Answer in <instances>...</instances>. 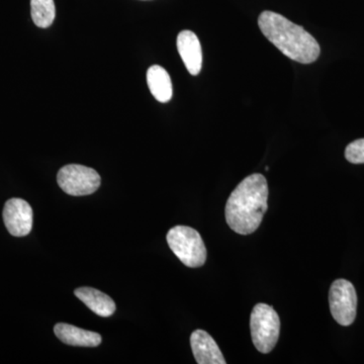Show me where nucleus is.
Masks as SVG:
<instances>
[{
	"label": "nucleus",
	"instance_id": "4",
	"mask_svg": "<svg viewBox=\"0 0 364 364\" xmlns=\"http://www.w3.org/2000/svg\"><path fill=\"white\" fill-rule=\"evenodd\" d=\"M250 331L254 346L261 353H269L279 340L280 320L272 306L257 304L250 316Z\"/></svg>",
	"mask_w": 364,
	"mask_h": 364
},
{
	"label": "nucleus",
	"instance_id": "13",
	"mask_svg": "<svg viewBox=\"0 0 364 364\" xmlns=\"http://www.w3.org/2000/svg\"><path fill=\"white\" fill-rule=\"evenodd\" d=\"M31 14L36 26L49 28L56 16L54 0H31Z\"/></svg>",
	"mask_w": 364,
	"mask_h": 364
},
{
	"label": "nucleus",
	"instance_id": "6",
	"mask_svg": "<svg viewBox=\"0 0 364 364\" xmlns=\"http://www.w3.org/2000/svg\"><path fill=\"white\" fill-rule=\"evenodd\" d=\"M330 311L334 320L341 326H350L356 317L358 294L350 282L337 279L329 291Z\"/></svg>",
	"mask_w": 364,
	"mask_h": 364
},
{
	"label": "nucleus",
	"instance_id": "10",
	"mask_svg": "<svg viewBox=\"0 0 364 364\" xmlns=\"http://www.w3.org/2000/svg\"><path fill=\"white\" fill-rule=\"evenodd\" d=\"M54 333L63 343L71 346L97 347L102 343V336L98 333L87 331L64 323L55 326Z\"/></svg>",
	"mask_w": 364,
	"mask_h": 364
},
{
	"label": "nucleus",
	"instance_id": "14",
	"mask_svg": "<svg viewBox=\"0 0 364 364\" xmlns=\"http://www.w3.org/2000/svg\"><path fill=\"white\" fill-rule=\"evenodd\" d=\"M345 157L353 164L364 163V139H358L347 146Z\"/></svg>",
	"mask_w": 364,
	"mask_h": 364
},
{
	"label": "nucleus",
	"instance_id": "5",
	"mask_svg": "<svg viewBox=\"0 0 364 364\" xmlns=\"http://www.w3.org/2000/svg\"><path fill=\"white\" fill-rule=\"evenodd\" d=\"M57 181L67 195L83 196L95 193L100 188L102 179L90 167L69 164L59 170Z\"/></svg>",
	"mask_w": 364,
	"mask_h": 364
},
{
	"label": "nucleus",
	"instance_id": "9",
	"mask_svg": "<svg viewBox=\"0 0 364 364\" xmlns=\"http://www.w3.org/2000/svg\"><path fill=\"white\" fill-rule=\"evenodd\" d=\"M191 346L198 364H226L214 338L203 330H196L191 336Z\"/></svg>",
	"mask_w": 364,
	"mask_h": 364
},
{
	"label": "nucleus",
	"instance_id": "8",
	"mask_svg": "<svg viewBox=\"0 0 364 364\" xmlns=\"http://www.w3.org/2000/svg\"><path fill=\"white\" fill-rule=\"evenodd\" d=\"M177 50L189 73L198 75L203 65L202 46L198 36L191 31H182L177 36Z\"/></svg>",
	"mask_w": 364,
	"mask_h": 364
},
{
	"label": "nucleus",
	"instance_id": "12",
	"mask_svg": "<svg viewBox=\"0 0 364 364\" xmlns=\"http://www.w3.org/2000/svg\"><path fill=\"white\" fill-rule=\"evenodd\" d=\"M147 83L151 93L158 102H168L172 97V83L168 72L159 65L151 66L147 71Z\"/></svg>",
	"mask_w": 364,
	"mask_h": 364
},
{
	"label": "nucleus",
	"instance_id": "11",
	"mask_svg": "<svg viewBox=\"0 0 364 364\" xmlns=\"http://www.w3.org/2000/svg\"><path fill=\"white\" fill-rule=\"evenodd\" d=\"M86 306L100 317L109 318L116 311V304L107 294L102 293L92 287H79L74 291Z\"/></svg>",
	"mask_w": 364,
	"mask_h": 364
},
{
	"label": "nucleus",
	"instance_id": "7",
	"mask_svg": "<svg viewBox=\"0 0 364 364\" xmlns=\"http://www.w3.org/2000/svg\"><path fill=\"white\" fill-rule=\"evenodd\" d=\"M4 221L13 236L25 237L32 231V207L21 198H11L4 205Z\"/></svg>",
	"mask_w": 364,
	"mask_h": 364
},
{
	"label": "nucleus",
	"instance_id": "2",
	"mask_svg": "<svg viewBox=\"0 0 364 364\" xmlns=\"http://www.w3.org/2000/svg\"><path fill=\"white\" fill-rule=\"evenodd\" d=\"M261 32L282 54L301 64H310L320 56V46L303 26L282 14L265 11L258 18Z\"/></svg>",
	"mask_w": 364,
	"mask_h": 364
},
{
	"label": "nucleus",
	"instance_id": "1",
	"mask_svg": "<svg viewBox=\"0 0 364 364\" xmlns=\"http://www.w3.org/2000/svg\"><path fill=\"white\" fill-rule=\"evenodd\" d=\"M268 186L262 174L254 173L238 184L226 203V221L240 235L252 234L267 210Z\"/></svg>",
	"mask_w": 364,
	"mask_h": 364
},
{
	"label": "nucleus",
	"instance_id": "3",
	"mask_svg": "<svg viewBox=\"0 0 364 364\" xmlns=\"http://www.w3.org/2000/svg\"><path fill=\"white\" fill-rule=\"evenodd\" d=\"M166 239L172 252L186 267L196 268L205 264L207 249L196 230L188 226H176L169 230Z\"/></svg>",
	"mask_w": 364,
	"mask_h": 364
}]
</instances>
